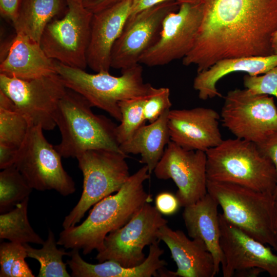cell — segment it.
Masks as SVG:
<instances>
[{
	"label": "cell",
	"mask_w": 277,
	"mask_h": 277,
	"mask_svg": "<svg viewBox=\"0 0 277 277\" xmlns=\"http://www.w3.org/2000/svg\"><path fill=\"white\" fill-rule=\"evenodd\" d=\"M207 192L216 201L231 224L257 241L274 248L273 194L239 185L207 180Z\"/></svg>",
	"instance_id": "obj_6"
},
{
	"label": "cell",
	"mask_w": 277,
	"mask_h": 277,
	"mask_svg": "<svg viewBox=\"0 0 277 277\" xmlns=\"http://www.w3.org/2000/svg\"><path fill=\"white\" fill-rule=\"evenodd\" d=\"M82 95L67 88L59 101L54 121L62 139L55 148L62 157H76L83 152L103 149L122 152L117 125L106 116L94 113Z\"/></svg>",
	"instance_id": "obj_3"
},
{
	"label": "cell",
	"mask_w": 277,
	"mask_h": 277,
	"mask_svg": "<svg viewBox=\"0 0 277 277\" xmlns=\"http://www.w3.org/2000/svg\"><path fill=\"white\" fill-rule=\"evenodd\" d=\"M18 149L0 144V168L4 169L15 164Z\"/></svg>",
	"instance_id": "obj_37"
},
{
	"label": "cell",
	"mask_w": 277,
	"mask_h": 277,
	"mask_svg": "<svg viewBox=\"0 0 277 277\" xmlns=\"http://www.w3.org/2000/svg\"><path fill=\"white\" fill-rule=\"evenodd\" d=\"M67 5L66 0H23L15 21L16 34L39 43L47 25Z\"/></svg>",
	"instance_id": "obj_25"
},
{
	"label": "cell",
	"mask_w": 277,
	"mask_h": 277,
	"mask_svg": "<svg viewBox=\"0 0 277 277\" xmlns=\"http://www.w3.org/2000/svg\"><path fill=\"white\" fill-rule=\"evenodd\" d=\"M30 126L12 100L0 91V144L19 149Z\"/></svg>",
	"instance_id": "obj_28"
},
{
	"label": "cell",
	"mask_w": 277,
	"mask_h": 277,
	"mask_svg": "<svg viewBox=\"0 0 277 277\" xmlns=\"http://www.w3.org/2000/svg\"><path fill=\"white\" fill-rule=\"evenodd\" d=\"M29 197L14 209L0 215V238L21 244L43 245V239L33 230L28 218Z\"/></svg>",
	"instance_id": "obj_26"
},
{
	"label": "cell",
	"mask_w": 277,
	"mask_h": 277,
	"mask_svg": "<svg viewBox=\"0 0 277 277\" xmlns=\"http://www.w3.org/2000/svg\"><path fill=\"white\" fill-rule=\"evenodd\" d=\"M157 240L149 246V253L145 261L133 267H125L112 260L99 262L96 264L86 262L80 255L79 250L72 249L70 259L67 264L74 277H151L158 276L159 271L167 265L161 259L164 250Z\"/></svg>",
	"instance_id": "obj_21"
},
{
	"label": "cell",
	"mask_w": 277,
	"mask_h": 277,
	"mask_svg": "<svg viewBox=\"0 0 277 277\" xmlns=\"http://www.w3.org/2000/svg\"><path fill=\"white\" fill-rule=\"evenodd\" d=\"M179 2L178 9L165 18L157 40L141 56L140 64L167 65L183 59L191 50L203 17V1Z\"/></svg>",
	"instance_id": "obj_13"
},
{
	"label": "cell",
	"mask_w": 277,
	"mask_h": 277,
	"mask_svg": "<svg viewBox=\"0 0 277 277\" xmlns=\"http://www.w3.org/2000/svg\"><path fill=\"white\" fill-rule=\"evenodd\" d=\"M127 155L115 151L98 149L82 152L76 156L83 175L81 197L63 222V229L78 223L96 203L117 192L129 179Z\"/></svg>",
	"instance_id": "obj_7"
},
{
	"label": "cell",
	"mask_w": 277,
	"mask_h": 277,
	"mask_svg": "<svg viewBox=\"0 0 277 277\" xmlns=\"http://www.w3.org/2000/svg\"><path fill=\"white\" fill-rule=\"evenodd\" d=\"M206 153L207 180L273 194L277 184L275 166L256 144L237 137L228 138Z\"/></svg>",
	"instance_id": "obj_4"
},
{
	"label": "cell",
	"mask_w": 277,
	"mask_h": 277,
	"mask_svg": "<svg viewBox=\"0 0 277 277\" xmlns=\"http://www.w3.org/2000/svg\"><path fill=\"white\" fill-rule=\"evenodd\" d=\"M122 0H95L85 5L93 13L101 11Z\"/></svg>",
	"instance_id": "obj_39"
},
{
	"label": "cell",
	"mask_w": 277,
	"mask_h": 277,
	"mask_svg": "<svg viewBox=\"0 0 277 277\" xmlns=\"http://www.w3.org/2000/svg\"><path fill=\"white\" fill-rule=\"evenodd\" d=\"M168 1L129 18L115 42L111 55V67L122 70L139 63L141 56L157 40L163 22L176 11L180 2Z\"/></svg>",
	"instance_id": "obj_16"
},
{
	"label": "cell",
	"mask_w": 277,
	"mask_h": 277,
	"mask_svg": "<svg viewBox=\"0 0 277 277\" xmlns=\"http://www.w3.org/2000/svg\"><path fill=\"white\" fill-rule=\"evenodd\" d=\"M155 205L157 210L166 215L175 213L181 207L175 195L169 192L159 193L155 199Z\"/></svg>",
	"instance_id": "obj_34"
},
{
	"label": "cell",
	"mask_w": 277,
	"mask_h": 277,
	"mask_svg": "<svg viewBox=\"0 0 277 277\" xmlns=\"http://www.w3.org/2000/svg\"><path fill=\"white\" fill-rule=\"evenodd\" d=\"M275 247L273 249L277 252V200H275Z\"/></svg>",
	"instance_id": "obj_40"
},
{
	"label": "cell",
	"mask_w": 277,
	"mask_h": 277,
	"mask_svg": "<svg viewBox=\"0 0 277 277\" xmlns=\"http://www.w3.org/2000/svg\"><path fill=\"white\" fill-rule=\"evenodd\" d=\"M271 47L274 54L277 53V30L273 34L271 38Z\"/></svg>",
	"instance_id": "obj_41"
},
{
	"label": "cell",
	"mask_w": 277,
	"mask_h": 277,
	"mask_svg": "<svg viewBox=\"0 0 277 277\" xmlns=\"http://www.w3.org/2000/svg\"><path fill=\"white\" fill-rule=\"evenodd\" d=\"M150 177L144 165L117 192L96 203L81 224L63 229L57 244L67 249H81L84 255L101 250L108 234L123 226L144 204L152 201L144 186Z\"/></svg>",
	"instance_id": "obj_2"
},
{
	"label": "cell",
	"mask_w": 277,
	"mask_h": 277,
	"mask_svg": "<svg viewBox=\"0 0 277 277\" xmlns=\"http://www.w3.org/2000/svg\"><path fill=\"white\" fill-rule=\"evenodd\" d=\"M153 172L159 179L173 181L181 207L193 204L207 193L206 152L188 150L170 141Z\"/></svg>",
	"instance_id": "obj_15"
},
{
	"label": "cell",
	"mask_w": 277,
	"mask_h": 277,
	"mask_svg": "<svg viewBox=\"0 0 277 277\" xmlns=\"http://www.w3.org/2000/svg\"><path fill=\"white\" fill-rule=\"evenodd\" d=\"M82 1L83 3L84 4V5H86V4H87L88 3H90L95 0H81Z\"/></svg>",
	"instance_id": "obj_42"
},
{
	"label": "cell",
	"mask_w": 277,
	"mask_h": 277,
	"mask_svg": "<svg viewBox=\"0 0 277 277\" xmlns=\"http://www.w3.org/2000/svg\"><path fill=\"white\" fill-rule=\"evenodd\" d=\"M202 1V21L184 65H195L199 72L225 58L274 54L277 0Z\"/></svg>",
	"instance_id": "obj_1"
},
{
	"label": "cell",
	"mask_w": 277,
	"mask_h": 277,
	"mask_svg": "<svg viewBox=\"0 0 277 277\" xmlns=\"http://www.w3.org/2000/svg\"><path fill=\"white\" fill-rule=\"evenodd\" d=\"M146 97L147 95L119 102L122 120L120 124L117 125L116 133L120 145L130 138L140 127L145 125L144 106Z\"/></svg>",
	"instance_id": "obj_30"
},
{
	"label": "cell",
	"mask_w": 277,
	"mask_h": 277,
	"mask_svg": "<svg viewBox=\"0 0 277 277\" xmlns=\"http://www.w3.org/2000/svg\"><path fill=\"white\" fill-rule=\"evenodd\" d=\"M28 257L23 244L3 242L0 245L1 277H34L25 259Z\"/></svg>",
	"instance_id": "obj_31"
},
{
	"label": "cell",
	"mask_w": 277,
	"mask_h": 277,
	"mask_svg": "<svg viewBox=\"0 0 277 277\" xmlns=\"http://www.w3.org/2000/svg\"><path fill=\"white\" fill-rule=\"evenodd\" d=\"M220 118L211 108L170 109L168 120L170 141L188 150L206 152L223 140Z\"/></svg>",
	"instance_id": "obj_17"
},
{
	"label": "cell",
	"mask_w": 277,
	"mask_h": 277,
	"mask_svg": "<svg viewBox=\"0 0 277 277\" xmlns=\"http://www.w3.org/2000/svg\"><path fill=\"white\" fill-rule=\"evenodd\" d=\"M170 90L167 87H151L145 100L144 115L150 123L155 121L166 110L170 109Z\"/></svg>",
	"instance_id": "obj_32"
},
{
	"label": "cell",
	"mask_w": 277,
	"mask_h": 277,
	"mask_svg": "<svg viewBox=\"0 0 277 277\" xmlns=\"http://www.w3.org/2000/svg\"><path fill=\"white\" fill-rule=\"evenodd\" d=\"M132 0H122L93 13L87 65L98 72L109 71L113 47L130 13Z\"/></svg>",
	"instance_id": "obj_19"
},
{
	"label": "cell",
	"mask_w": 277,
	"mask_h": 277,
	"mask_svg": "<svg viewBox=\"0 0 277 277\" xmlns=\"http://www.w3.org/2000/svg\"><path fill=\"white\" fill-rule=\"evenodd\" d=\"M67 87L57 73L24 80L0 73V91L14 103L29 126L52 130L54 114Z\"/></svg>",
	"instance_id": "obj_11"
},
{
	"label": "cell",
	"mask_w": 277,
	"mask_h": 277,
	"mask_svg": "<svg viewBox=\"0 0 277 277\" xmlns=\"http://www.w3.org/2000/svg\"><path fill=\"white\" fill-rule=\"evenodd\" d=\"M64 16L46 27L39 44L48 57L65 65L85 70L87 65L93 13L81 0H66Z\"/></svg>",
	"instance_id": "obj_8"
},
{
	"label": "cell",
	"mask_w": 277,
	"mask_h": 277,
	"mask_svg": "<svg viewBox=\"0 0 277 277\" xmlns=\"http://www.w3.org/2000/svg\"><path fill=\"white\" fill-rule=\"evenodd\" d=\"M256 145L260 150L271 160L277 172V132L270 135ZM273 195L275 200H277V184Z\"/></svg>",
	"instance_id": "obj_35"
},
{
	"label": "cell",
	"mask_w": 277,
	"mask_h": 277,
	"mask_svg": "<svg viewBox=\"0 0 277 277\" xmlns=\"http://www.w3.org/2000/svg\"><path fill=\"white\" fill-rule=\"evenodd\" d=\"M171 1H183L187 0H132L129 18L157 5Z\"/></svg>",
	"instance_id": "obj_38"
},
{
	"label": "cell",
	"mask_w": 277,
	"mask_h": 277,
	"mask_svg": "<svg viewBox=\"0 0 277 277\" xmlns=\"http://www.w3.org/2000/svg\"><path fill=\"white\" fill-rule=\"evenodd\" d=\"M170 250L177 270L161 269V277H214L216 273L213 258L205 244L201 240L188 238L181 230H174L167 224L163 226L157 234Z\"/></svg>",
	"instance_id": "obj_18"
},
{
	"label": "cell",
	"mask_w": 277,
	"mask_h": 277,
	"mask_svg": "<svg viewBox=\"0 0 277 277\" xmlns=\"http://www.w3.org/2000/svg\"><path fill=\"white\" fill-rule=\"evenodd\" d=\"M55 62L56 72L67 88L80 94L92 107L105 111L119 122L122 120L119 102L145 96L152 87L144 82L141 64L124 69L121 75L115 76L109 71L91 74Z\"/></svg>",
	"instance_id": "obj_5"
},
{
	"label": "cell",
	"mask_w": 277,
	"mask_h": 277,
	"mask_svg": "<svg viewBox=\"0 0 277 277\" xmlns=\"http://www.w3.org/2000/svg\"><path fill=\"white\" fill-rule=\"evenodd\" d=\"M41 126H30L18 150L14 165L29 186L38 191L54 190L63 196L73 194L75 185L64 169L62 156L46 138Z\"/></svg>",
	"instance_id": "obj_9"
},
{
	"label": "cell",
	"mask_w": 277,
	"mask_h": 277,
	"mask_svg": "<svg viewBox=\"0 0 277 277\" xmlns=\"http://www.w3.org/2000/svg\"><path fill=\"white\" fill-rule=\"evenodd\" d=\"M220 246L224 277L257 276L262 272L277 277V254L219 213Z\"/></svg>",
	"instance_id": "obj_14"
},
{
	"label": "cell",
	"mask_w": 277,
	"mask_h": 277,
	"mask_svg": "<svg viewBox=\"0 0 277 277\" xmlns=\"http://www.w3.org/2000/svg\"><path fill=\"white\" fill-rule=\"evenodd\" d=\"M167 224L156 207L147 203L126 224L106 236L95 259L114 261L128 268L138 266L146 258L144 248L158 240L160 229Z\"/></svg>",
	"instance_id": "obj_12"
},
{
	"label": "cell",
	"mask_w": 277,
	"mask_h": 277,
	"mask_svg": "<svg viewBox=\"0 0 277 277\" xmlns=\"http://www.w3.org/2000/svg\"><path fill=\"white\" fill-rule=\"evenodd\" d=\"M218 206L215 199L207 192L196 202L185 207L182 214L188 235L205 244L213 258L217 274L223 258Z\"/></svg>",
	"instance_id": "obj_22"
},
{
	"label": "cell",
	"mask_w": 277,
	"mask_h": 277,
	"mask_svg": "<svg viewBox=\"0 0 277 277\" xmlns=\"http://www.w3.org/2000/svg\"><path fill=\"white\" fill-rule=\"evenodd\" d=\"M33 189L14 165L0 172V211L4 213L29 197Z\"/></svg>",
	"instance_id": "obj_29"
},
{
	"label": "cell",
	"mask_w": 277,
	"mask_h": 277,
	"mask_svg": "<svg viewBox=\"0 0 277 277\" xmlns=\"http://www.w3.org/2000/svg\"><path fill=\"white\" fill-rule=\"evenodd\" d=\"M28 257L37 260L40 265L38 277H70L66 268L67 263L63 261L65 255H70V252H66L57 247L53 231L49 229L47 238L41 248L31 247L28 243L23 244Z\"/></svg>",
	"instance_id": "obj_27"
},
{
	"label": "cell",
	"mask_w": 277,
	"mask_h": 277,
	"mask_svg": "<svg viewBox=\"0 0 277 277\" xmlns=\"http://www.w3.org/2000/svg\"><path fill=\"white\" fill-rule=\"evenodd\" d=\"M223 126L236 137L259 144L277 132V107L273 96L247 89L229 91L221 112Z\"/></svg>",
	"instance_id": "obj_10"
},
{
	"label": "cell",
	"mask_w": 277,
	"mask_h": 277,
	"mask_svg": "<svg viewBox=\"0 0 277 277\" xmlns=\"http://www.w3.org/2000/svg\"><path fill=\"white\" fill-rule=\"evenodd\" d=\"M170 110H165L155 121L142 126L130 138L120 145L121 151L126 155L140 154V162L147 166L150 174L171 141L168 125Z\"/></svg>",
	"instance_id": "obj_24"
},
{
	"label": "cell",
	"mask_w": 277,
	"mask_h": 277,
	"mask_svg": "<svg viewBox=\"0 0 277 277\" xmlns=\"http://www.w3.org/2000/svg\"><path fill=\"white\" fill-rule=\"evenodd\" d=\"M263 74L245 75V87L254 94H267L277 98V65Z\"/></svg>",
	"instance_id": "obj_33"
},
{
	"label": "cell",
	"mask_w": 277,
	"mask_h": 277,
	"mask_svg": "<svg viewBox=\"0 0 277 277\" xmlns=\"http://www.w3.org/2000/svg\"><path fill=\"white\" fill-rule=\"evenodd\" d=\"M277 65V53L266 56L225 58L217 61L208 69L197 72L193 81L194 89L203 100L221 96L216 85L228 74L244 72L253 76L264 74Z\"/></svg>",
	"instance_id": "obj_23"
},
{
	"label": "cell",
	"mask_w": 277,
	"mask_h": 277,
	"mask_svg": "<svg viewBox=\"0 0 277 277\" xmlns=\"http://www.w3.org/2000/svg\"><path fill=\"white\" fill-rule=\"evenodd\" d=\"M23 1L0 0L1 15L14 23L18 16Z\"/></svg>",
	"instance_id": "obj_36"
},
{
	"label": "cell",
	"mask_w": 277,
	"mask_h": 277,
	"mask_svg": "<svg viewBox=\"0 0 277 277\" xmlns=\"http://www.w3.org/2000/svg\"><path fill=\"white\" fill-rule=\"evenodd\" d=\"M0 73L30 80L57 73L55 60L48 56L39 43L16 34L0 64Z\"/></svg>",
	"instance_id": "obj_20"
}]
</instances>
